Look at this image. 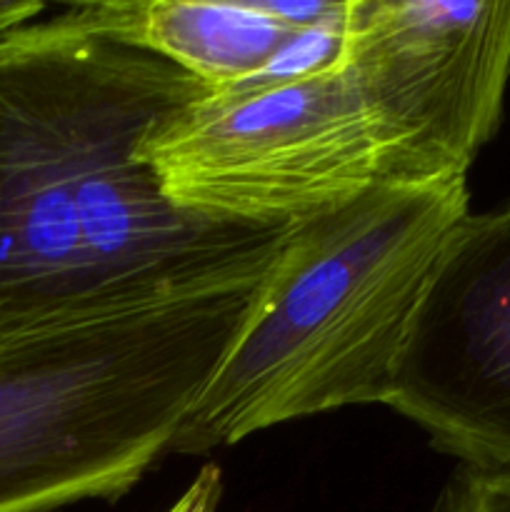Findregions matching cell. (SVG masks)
Listing matches in <instances>:
<instances>
[{
	"instance_id": "1",
	"label": "cell",
	"mask_w": 510,
	"mask_h": 512,
	"mask_svg": "<svg viewBox=\"0 0 510 512\" xmlns=\"http://www.w3.org/2000/svg\"><path fill=\"white\" fill-rule=\"evenodd\" d=\"M208 85L68 5L0 35V345L263 280L295 228L173 208L140 148Z\"/></svg>"
},
{
	"instance_id": "10",
	"label": "cell",
	"mask_w": 510,
	"mask_h": 512,
	"mask_svg": "<svg viewBox=\"0 0 510 512\" xmlns=\"http://www.w3.org/2000/svg\"><path fill=\"white\" fill-rule=\"evenodd\" d=\"M45 13V3H30V0H0V35L8 30L28 25Z\"/></svg>"
},
{
	"instance_id": "2",
	"label": "cell",
	"mask_w": 510,
	"mask_h": 512,
	"mask_svg": "<svg viewBox=\"0 0 510 512\" xmlns=\"http://www.w3.org/2000/svg\"><path fill=\"white\" fill-rule=\"evenodd\" d=\"M468 215V178H443L380 185L298 225L170 453L203 455L290 420L388 405L425 288Z\"/></svg>"
},
{
	"instance_id": "9",
	"label": "cell",
	"mask_w": 510,
	"mask_h": 512,
	"mask_svg": "<svg viewBox=\"0 0 510 512\" xmlns=\"http://www.w3.org/2000/svg\"><path fill=\"white\" fill-rule=\"evenodd\" d=\"M220 490H223L220 468L208 463L198 470L193 483L165 512H218Z\"/></svg>"
},
{
	"instance_id": "4",
	"label": "cell",
	"mask_w": 510,
	"mask_h": 512,
	"mask_svg": "<svg viewBox=\"0 0 510 512\" xmlns=\"http://www.w3.org/2000/svg\"><path fill=\"white\" fill-rule=\"evenodd\" d=\"M173 208L243 228H295L405 183L398 145L343 65L185 105L140 148Z\"/></svg>"
},
{
	"instance_id": "3",
	"label": "cell",
	"mask_w": 510,
	"mask_h": 512,
	"mask_svg": "<svg viewBox=\"0 0 510 512\" xmlns=\"http://www.w3.org/2000/svg\"><path fill=\"white\" fill-rule=\"evenodd\" d=\"M258 285L155 300L0 345V512L118 500L170 453Z\"/></svg>"
},
{
	"instance_id": "5",
	"label": "cell",
	"mask_w": 510,
	"mask_h": 512,
	"mask_svg": "<svg viewBox=\"0 0 510 512\" xmlns=\"http://www.w3.org/2000/svg\"><path fill=\"white\" fill-rule=\"evenodd\" d=\"M343 65L393 135L405 183L468 178L503 120L510 0H350Z\"/></svg>"
},
{
	"instance_id": "7",
	"label": "cell",
	"mask_w": 510,
	"mask_h": 512,
	"mask_svg": "<svg viewBox=\"0 0 510 512\" xmlns=\"http://www.w3.org/2000/svg\"><path fill=\"white\" fill-rule=\"evenodd\" d=\"M68 8L88 33L160 55L213 93H230L338 63L350 0H108Z\"/></svg>"
},
{
	"instance_id": "8",
	"label": "cell",
	"mask_w": 510,
	"mask_h": 512,
	"mask_svg": "<svg viewBox=\"0 0 510 512\" xmlns=\"http://www.w3.org/2000/svg\"><path fill=\"white\" fill-rule=\"evenodd\" d=\"M430 512H510V473L463 465Z\"/></svg>"
},
{
	"instance_id": "6",
	"label": "cell",
	"mask_w": 510,
	"mask_h": 512,
	"mask_svg": "<svg viewBox=\"0 0 510 512\" xmlns=\"http://www.w3.org/2000/svg\"><path fill=\"white\" fill-rule=\"evenodd\" d=\"M388 408L465 468L510 473V198L463 218L450 235Z\"/></svg>"
}]
</instances>
